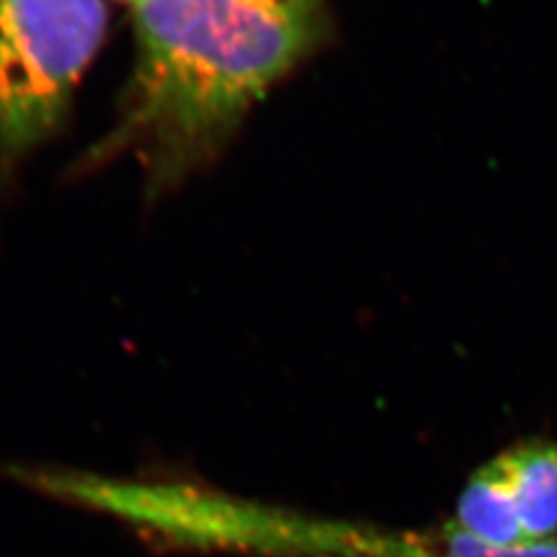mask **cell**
<instances>
[{
	"label": "cell",
	"instance_id": "6da1fadb",
	"mask_svg": "<svg viewBox=\"0 0 557 557\" xmlns=\"http://www.w3.org/2000/svg\"><path fill=\"white\" fill-rule=\"evenodd\" d=\"M137 59L98 153L131 151L151 188L216 156L272 86L327 35L323 0H135Z\"/></svg>",
	"mask_w": 557,
	"mask_h": 557
},
{
	"label": "cell",
	"instance_id": "7a4b0ae2",
	"mask_svg": "<svg viewBox=\"0 0 557 557\" xmlns=\"http://www.w3.org/2000/svg\"><path fill=\"white\" fill-rule=\"evenodd\" d=\"M108 30L104 0H0V156L54 133Z\"/></svg>",
	"mask_w": 557,
	"mask_h": 557
},
{
	"label": "cell",
	"instance_id": "3957f363",
	"mask_svg": "<svg viewBox=\"0 0 557 557\" xmlns=\"http://www.w3.org/2000/svg\"><path fill=\"white\" fill-rule=\"evenodd\" d=\"M497 462L507 479L528 544L557 539V442L534 440L502 450Z\"/></svg>",
	"mask_w": 557,
	"mask_h": 557
},
{
	"label": "cell",
	"instance_id": "277c9868",
	"mask_svg": "<svg viewBox=\"0 0 557 557\" xmlns=\"http://www.w3.org/2000/svg\"><path fill=\"white\" fill-rule=\"evenodd\" d=\"M456 525L476 542L491 546L528 544L497 458L481 465L467 481L458 499Z\"/></svg>",
	"mask_w": 557,
	"mask_h": 557
},
{
	"label": "cell",
	"instance_id": "5b68a950",
	"mask_svg": "<svg viewBox=\"0 0 557 557\" xmlns=\"http://www.w3.org/2000/svg\"><path fill=\"white\" fill-rule=\"evenodd\" d=\"M116 3H128V5H133L135 0H116Z\"/></svg>",
	"mask_w": 557,
	"mask_h": 557
}]
</instances>
